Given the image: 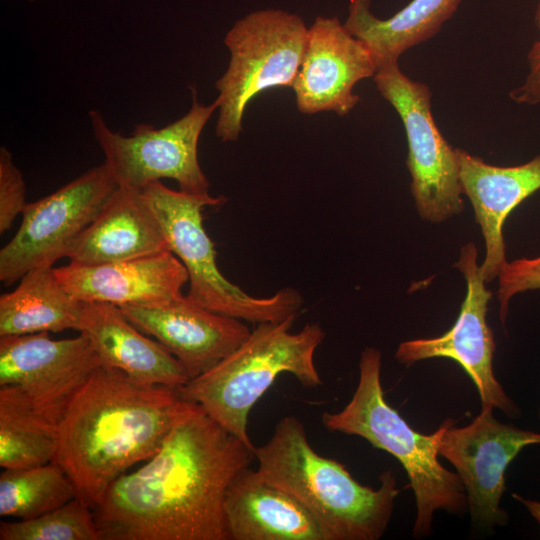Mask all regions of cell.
Segmentation results:
<instances>
[{"label": "cell", "mask_w": 540, "mask_h": 540, "mask_svg": "<svg viewBox=\"0 0 540 540\" xmlns=\"http://www.w3.org/2000/svg\"><path fill=\"white\" fill-rule=\"evenodd\" d=\"M118 185L103 163L53 193L27 203L21 224L0 250V281L9 286L27 272L67 257Z\"/></svg>", "instance_id": "cell-10"}, {"label": "cell", "mask_w": 540, "mask_h": 540, "mask_svg": "<svg viewBox=\"0 0 540 540\" xmlns=\"http://www.w3.org/2000/svg\"><path fill=\"white\" fill-rule=\"evenodd\" d=\"M463 195L470 200L485 241L480 264L486 282L498 277L507 262L503 226L509 214L540 189V154L516 166H497L455 148Z\"/></svg>", "instance_id": "cell-17"}, {"label": "cell", "mask_w": 540, "mask_h": 540, "mask_svg": "<svg viewBox=\"0 0 540 540\" xmlns=\"http://www.w3.org/2000/svg\"><path fill=\"white\" fill-rule=\"evenodd\" d=\"M65 289L81 302L154 306L182 296L188 274L171 252L121 262L82 265L71 263L54 268Z\"/></svg>", "instance_id": "cell-16"}, {"label": "cell", "mask_w": 540, "mask_h": 540, "mask_svg": "<svg viewBox=\"0 0 540 540\" xmlns=\"http://www.w3.org/2000/svg\"><path fill=\"white\" fill-rule=\"evenodd\" d=\"M308 28L297 14L262 9L237 20L224 38L230 53L228 67L215 82L218 96L216 136L238 140L248 104L260 93L292 87L299 71Z\"/></svg>", "instance_id": "cell-7"}, {"label": "cell", "mask_w": 540, "mask_h": 540, "mask_svg": "<svg viewBox=\"0 0 540 540\" xmlns=\"http://www.w3.org/2000/svg\"><path fill=\"white\" fill-rule=\"evenodd\" d=\"M224 514L229 540H333L297 498L250 467L228 487Z\"/></svg>", "instance_id": "cell-18"}, {"label": "cell", "mask_w": 540, "mask_h": 540, "mask_svg": "<svg viewBox=\"0 0 540 540\" xmlns=\"http://www.w3.org/2000/svg\"><path fill=\"white\" fill-rule=\"evenodd\" d=\"M497 278L499 316L504 325L510 299L518 293L540 289V255L507 261Z\"/></svg>", "instance_id": "cell-27"}, {"label": "cell", "mask_w": 540, "mask_h": 540, "mask_svg": "<svg viewBox=\"0 0 540 540\" xmlns=\"http://www.w3.org/2000/svg\"><path fill=\"white\" fill-rule=\"evenodd\" d=\"M381 366V352L373 347L365 348L351 400L339 412H324L322 423L331 432L359 436L400 462L415 496L413 536L421 538L431 534L436 510L450 514L468 510L459 475L447 470L438 459L441 437L453 420H444L428 435L412 429L384 397Z\"/></svg>", "instance_id": "cell-4"}, {"label": "cell", "mask_w": 540, "mask_h": 540, "mask_svg": "<svg viewBox=\"0 0 540 540\" xmlns=\"http://www.w3.org/2000/svg\"><path fill=\"white\" fill-rule=\"evenodd\" d=\"M539 418H540V411H539Z\"/></svg>", "instance_id": "cell-31"}, {"label": "cell", "mask_w": 540, "mask_h": 540, "mask_svg": "<svg viewBox=\"0 0 540 540\" xmlns=\"http://www.w3.org/2000/svg\"><path fill=\"white\" fill-rule=\"evenodd\" d=\"M141 191L160 222L169 251L187 271L186 296L192 302L213 312L258 324L297 315L303 298L295 289L286 287L269 297H255L221 273L214 243L203 226L202 210L222 205L227 200L225 197L176 191L161 181L150 183Z\"/></svg>", "instance_id": "cell-6"}, {"label": "cell", "mask_w": 540, "mask_h": 540, "mask_svg": "<svg viewBox=\"0 0 540 540\" xmlns=\"http://www.w3.org/2000/svg\"><path fill=\"white\" fill-rule=\"evenodd\" d=\"M296 316L259 323L235 351L182 386L181 398L198 404L226 430L255 447L248 435L249 413L280 374H292L304 387L322 383L314 353L325 332L316 323L291 332Z\"/></svg>", "instance_id": "cell-5"}, {"label": "cell", "mask_w": 540, "mask_h": 540, "mask_svg": "<svg viewBox=\"0 0 540 540\" xmlns=\"http://www.w3.org/2000/svg\"><path fill=\"white\" fill-rule=\"evenodd\" d=\"M77 497L65 471L54 461L28 468L4 469L0 475V515L27 520Z\"/></svg>", "instance_id": "cell-24"}, {"label": "cell", "mask_w": 540, "mask_h": 540, "mask_svg": "<svg viewBox=\"0 0 540 540\" xmlns=\"http://www.w3.org/2000/svg\"><path fill=\"white\" fill-rule=\"evenodd\" d=\"M493 410L481 406L470 424L450 425L439 443V455L456 468L464 485L472 523L483 530L507 524L500 508L506 469L522 449L540 444V433L502 423Z\"/></svg>", "instance_id": "cell-13"}, {"label": "cell", "mask_w": 540, "mask_h": 540, "mask_svg": "<svg viewBox=\"0 0 540 540\" xmlns=\"http://www.w3.org/2000/svg\"><path fill=\"white\" fill-rule=\"evenodd\" d=\"M462 0H411L391 17L381 19L371 0H349L346 29L369 49L377 70L398 63L410 48L433 38L456 13Z\"/></svg>", "instance_id": "cell-21"}, {"label": "cell", "mask_w": 540, "mask_h": 540, "mask_svg": "<svg viewBox=\"0 0 540 540\" xmlns=\"http://www.w3.org/2000/svg\"><path fill=\"white\" fill-rule=\"evenodd\" d=\"M58 428L14 386H0V466L19 469L54 461Z\"/></svg>", "instance_id": "cell-23"}, {"label": "cell", "mask_w": 540, "mask_h": 540, "mask_svg": "<svg viewBox=\"0 0 540 540\" xmlns=\"http://www.w3.org/2000/svg\"><path fill=\"white\" fill-rule=\"evenodd\" d=\"M78 331L87 336L103 366L118 369L137 383L179 390L189 381L177 359L145 336L116 305L83 302Z\"/></svg>", "instance_id": "cell-19"}, {"label": "cell", "mask_w": 540, "mask_h": 540, "mask_svg": "<svg viewBox=\"0 0 540 540\" xmlns=\"http://www.w3.org/2000/svg\"><path fill=\"white\" fill-rule=\"evenodd\" d=\"M28 1H34V0H28Z\"/></svg>", "instance_id": "cell-32"}, {"label": "cell", "mask_w": 540, "mask_h": 540, "mask_svg": "<svg viewBox=\"0 0 540 540\" xmlns=\"http://www.w3.org/2000/svg\"><path fill=\"white\" fill-rule=\"evenodd\" d=\"M376 63L366 45L337 17L318 16L308 28L304 56L292 85L302 114L348 115L359 103L361 80L374 77Z\"/></svg>", "instance_id": "cell-14"}, {"label": "cell", "mask_w": 540, "mask_h": 540, "mask_svg": "<svg viewBox=\"0 0 540 540\" xmlns=\"http://www.w3.org/2000/svg\"><path fill=\"white\" fill-rule=\"evenodd\" d=\"M217 108L216 101L200 104L193 90L191 108L184 116L161 128L137 124L130 136L113 131L100 111L93 109L88 115L104 164L118 187L142 190L168 178L178 183L180 191L208 196L209 181L199 163L198 143Z\"/></svg>", "instance_id": "cell-8"}, {"label": "cell", "mask_w": 540, "mask_h": 540, "mask_svg": "<svg viewBox=\"0 0 540 540\" xmlns=\"http://www.w3.org/2000/svg\"><path fill=\"white\" fill-rule=\"evenodd\" d=\"M120 309L177 359L189 380L216 366L251 333L243 320L208 310L186 295L161 305Z\"/></svg>", "instance_id": "cell-15"}, {"label": "cell", "mask_w": 540, "mask_h": 540, "mask_svg": "<svg viewBox=\"0 0 540 540\" xmlns=\"http://www.w3.org/2000/svg\"><path fill=\"white\" fill-rule=\"evenodd\" d=\"M82 305L53 267L31 270L14 290L0 296V336L78 331Z\"/></svg>", "instance_id": "cell-22"}, {"label": "cell", "mask_w": 540, "mask_h": 540, "mask_svg": "<svg viewBox=\"0 0 540 540\" xmlns=\"http://www.w3.org/2000/svg\"><path fill=\"white\" fill-rule=\"evenodd\" d=\"M373 80L403 123L411 193L420 217L442 223L459 215L464 200L457 154L434 120L430 87L404 74L399 63L378 69Z\"/></svg>", "instance_id": "cell-9"}, {"label": "cell", "mask_w": 540, "mask_h": 540, "mask_svg": "<svg viewBox=\"0 0 540 540\" xmlns=\"http://www.w3.org/2000/svg\"><path fill=\"white\" fill-rule=\"evenodd\" d=\"M513 498L523 504L527 508L529 513L532 515V517L540 525V501L526 499L518 494H513Z\"/></svg>", "instance_id": "cell-29"}, {"label": "cell", "mask_w": 540, "mask_h": 540, "mask_svg": "<svg viewBox=\"0 0 540 540\" xmlns=\"http://www.w3.org/2000/svg\"><path fill=\"white\" fill-rule=\"evenodd\" d=\"M534 23L536 25L537 30L540 32V0H538L537 6L535 9Z\"/></svg>", "instance_id": "cell-30"}, {"label": "cell", "mask_w": 540, "mask_h": 540, "mask_svg": "<svg viewBox=\"0 0 540 540\" xmlns=\"http://www.w3.org/2000/svg\"><path fill=\"white\" fill-rule=\"evenodd\" d=\"M254 449L185 400L158 451L92 509L100 540H229L225 495Z\"/></svg>", "instance_id": "cell-1"}, {"label": "cell", "mask_w": 540, "mask_h": 540, "mask_svg": "<svg viewBox=\"0 0 540 540\" xmlns=\"http://www.w3.org/2000/svg\"><path fill=\"white\" fill-rule=\"evenodd\" d=\"M528 72L523 82L510 91V98L524 105L540 103V40L534 42L527 54Z\"/></svg>", "instance_id": "cell-28"}, {"label": "cell", "mask_w": 540, "mask_h": 540, "mask_svg": "<svg viewBox=\"0 0 540 540\" xmlns=\"http://www.w3.org/2000/svg\"><path fill=\"white\" fill-rule=\"evenodd\" d=\"M184 402L177 389L100 365L58 424L54 462L93 509L117 478L158 451Z\"/></svg>", "instance_id": "cell-2"}, {"label": "cell", "mask_w": 540, "mask_h": 540, "mask_svg": "<svg viewBox=\"0 0 540 540\" xmlns=\"http://www.w3.org/2000/svg\"><path fill=\"white\" fill-rule=\"evenodd\" d=\"M168 250L160 222L142 191L118 187L67 258L71 263L101 265Z\"/></svg>", "instance_id": "cell-20"}, {"label": "cell", "mask_w": 540, "mask_h": 540, "mask_svg": "<svg viewBox=\"0 0 540 540\" xmlns=\"http://www.w3.org/2000/svg\"><path fill=\"white\" fill-rule=\"evenodd\" d=\"M477 257L473 242L461 247L455 267L462 273L467 290L454 325L438 337L401 342L395 357L406 366L431 358H447L457 362L475 384L481 406L491 405L508 417L516 418L520 416V410L493 372L496 343L487 324L492 292L485 286L487 282Z\"/></svg>", "instance_id": "cell-11"}, {"label": "cell", "mask_w": 540, "mask_h": 540, "mask_svg": "<svg viewBox=\"0 0 540 540\" xmlns=\"http://www.w3.org/2000/svg\"><path fill=\"white\" fill-rule=\"evenodd\" d=\"M0 540H100L93 510L78 497L38 517L0 522Z\"/></svg>", "instance_id": "cell-25"}, {"label": "cell", "mask_w": 540, "mask_h": 540, "mask_svg": "<svg viewBox=\"0 0 540 540\" xmlns=\"http://www.w3.org/2000/svg\"><path fill=\"white\" fill-rule=\"evenodd\" d=\"M254 454L258 472L306 506L333 540H377L385 533L400 492L391 470L376 489L360 484L343 464L313 449L294 416L279 420Z\"/></svg>", "instance_id": "cell-3"}, {"label": "cell", "mask_w": 540, "mask_h": 540, "mask_svg": "<svg viewBox=\"0 0 540 540\" xmlns=\"http://www.w3.org/2000/svg\"><path fill=\"white\" fill-rule=\"evenodd\" d=\"M26 186L22 172L7 147L0 148V233L10 229L26 206Z\"/></svg>", "instance_id": "cell-26"}, {"label": "cell", "mask_w": 540, "mask_h": 540, "mask_svg": "<svg viewBox=\"0 0 540 540\" xmlns=\"http://www.w3.org/2000/svg\"><path fill=\"white\" fill-rule=\"evenodd\" d=\"M101 361L83 333L52 339L49 332L0 336V386L21 390L58 428L70 403Z\"/></svg>", "instance_id": "cell-12"}]
</instances>
